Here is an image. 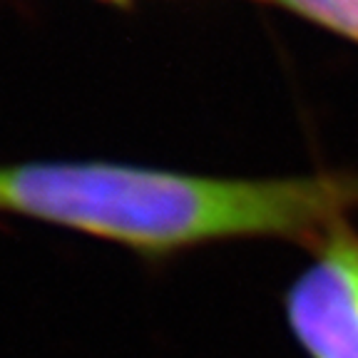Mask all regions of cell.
<instances>
[{
	"label": "cell",
	"mask_w": 358,
	"mask_h": 358,
	"mask_svg": "<svg viewBox=\"0 0 358 358\" xmlns=\"http://www.w3.org/2000/svg\"><path fill=\"white\" fill-rule=\"evenodd\" d=\"M358 209V174L229 179L112 162L0 167V212L147 254L262 236L319 241Z\"/></svg>",
	"instance_id": "obj_1"
},
{
	"label": "cell",
	"mask_w": 358,
	"mask_h": 358,
	"mask_svg": "<svg viewBox=\"0 0 358 358\" xmlns=\"http://www.w3.org/2000/svg\"><path fill=\"white\" fill-rule=\"evenodd\" d=\"M286 319L311 358H358V234L346 222L316 241L286 294Z\"/></svg>",
	"instance_id": "obj_2"
},
{
	"label": "cell",
	"mask_w": 358,
	"mask_h": 358,
	"mask_svg": "<svg viewBox=\"0 0 358 358\" xmlns=\"http://www.w3.org/2000/svg\"><path fill=\"white\" fill-rule=\"evenodd\" d=\"M321 28L358 43V0H274Z\"/></svg>",
	"instance_id": "obj_3"
}]
</instances>
